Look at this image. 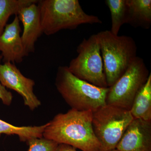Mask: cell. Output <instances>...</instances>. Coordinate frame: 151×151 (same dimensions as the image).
Segmentation results:
<instances>
[{
	"mask_svg": "<svg viewBox=\"0 0 151 151\" xmlns=\"http://www.w3.org/2000/svg\"><path fill=\"white\" fill-rule=\"evenodd\" d=\"M47 124L35 127H16L0 119V136L2 134L18 136L21 142H27L35 138L43 137Z\"/></svg>",
	"mask_w": 151,
	"mask_h": 151,
	"instance_id": "5bb4252c",
	"label": "cell"
},
{
	"mask_svg": "<svg viewBox=\"0 0 151 151\" xmlns=\"http://www.w3.org/2000/svg\"><path fill=\"white\" fill-rule=\"evenodd\" d=\"M37 3L23 8L17 15L19 21L22 24V41L25 50L28 55L34 52L36 42L43 34Z\"/></svg>",
	"mask_w": 151,
	"mask_h": 151,
	"instance_id": "8fae6325",
	"label": "cell"
},
{
	"mask_svg": "<svg viewBox=\"0 0 151 151\" xmlns=\"http://www.w3.org/2000/svg\"><path fill=\"white\" fill-rule=\"evenodd\" d=\"M92 114L91 111L72 109L59 113L47 123L43 137L82 151H100L101 145L92 127Z\"/></svg>",
	"mask_w": 151,
	"mask_h": 151,
	"instance_id": "6da1fadb",
	"label": "cell"
},
{
	"mask_svg": "<svg viewBox=\"0 0 151 151\" xmlns=\"http://www.w3.org/2000/svg\"><path fill=\"white\" fill-rule=\"evenodd\" d=\"M127 24L135 28L149 29L151 25V0H127Z\"/></svg>",
	"mask_w": 151,
	"mask_h": 151,
	"instance_id": "7c38bea8",
	"label": "cell"
},
{
	"mask_svg": "<svg viewBox=\"0 0 151 151\" xmlns=\"http://www.w3.org/2000/svg\"><path fill=\"white\" fill-rule=\"evenodd\" d=\"M0 99L4 105H10L13 100V95L0 82Z\"/></svg>",
	"mask_w": 151,
	"mask_h": 151,
	"instance_id": "ac0fdd59",
	"label": "cell"
},
{
	"mask_svg": "<svg viewBox=\"0 0 151 151\" xmlns=\"http://www.w3.org/2000/svg\"><path fill=\"white\" fill-rule=\"evenodd\" d=\"M78 55L68 66L73 75L102 88H108L99 40L97 34L84 39L77 47Z\"/></svg>",
	"mask_w": 151,
	"mask_h": 151,
	"instance_id": "8992f818",
	"label": "cell"
},
{
	"mask_svg": "<svg viewBox=\"0 0 151 151\" xmlns=\"http://www.w3.org/2000/svg\"><path fill=\"white\" fill-rule=\"evenodd\" d=\"M150 73L144 60L137 57L125 73L109 87L106 104L130 111L135 97Z\"/></svg>",
	"mask_w": 151,
	"mask_h": 151,
	"instance_id": "52a82bcc",
	"label": "cell"
},
{
	"mask_svg": "<svg viewBox=\"0 0 151 151\" xmlns=\"http://www.w3.org/2000/svg\"><path fill=\"white\" fill-rule=\"evenodd\" d=\"M0 82L6 88L17 92L24 103L33 111L41 105V102L33 92L35 82L23 75L16 65L11 63L0 64Z\"/></svg>",
	"mask_w": 151,
	"mask_h": 151,
	"instance_id": "ba28073f",
	"label": "cell"
},
{
	"mask_svg": "<svg viewBox=\"0 0 151 151\" xmlns=\"http://www.w3.org/2000/svg\"><path fill=\"white\" fill-rule=\"evenodd\" d=\"M134 119L151 122V73L135 97L130 110Z\"/></svg>",
	"mask_w": 151,
	"mask_h": 151,
	"instance_id": "4fadbf2b",
	"label": "cell"
},
{
	"mask_svg": "<svg viewBox=\"0 0 151 151\" xmlns=\"http://www.w3.org/2000/svg\"><path fill=\"white\" fill-rule=\"evenodd\" d=\"M2 60V57L1 55L0 54V64H1V61Z\"/></svg>",
	"mask_w": 151,
	"mask_h": 151,
	"instance_id": "44dd1931",
	"label": "cell"
},
{
	"mask_svg": "<svg viewBox=\"0 0 151 151\" xmlns=\"http://www.w3.org/2000/svg\"><path fill=\"white\" fill-rule=\"evenodd\" d=\"M55 151H77L74 147L65 144H58Z\"/></svg>",
	"mask_w": 151,
	"mask_h": 151,
	"instance_id": "d6986e66",
	"label": "cell"
},
{
	"mask_svg": "<svg viewBox=\"0 0 151 151\" xmlns=\"http://www.w3.org/2000/svg\"><path fill=\"white\" fill-rule=\"evenodd\" d=\"M55 85L65 102L73 110L94 112L106 105L109 87H98L77 78L67 66L58 68Z\"/></svg>",
	"mask_w": 151,
	"mask_h": 151,
	"instance_id": "3957f363",
	"label": "cell"
},
{
	"mask_svg": "<svg viewBox=\"0 0 151 151\" xmlns=\"http://www.w3.org/2000/svg\"><path fill=\"white\" fill-rule=\"evenodd\" d=\"M105 2L111 12V28L110 31L113 34L118 35L122 26L127 23V0H106Z\"/></svg>",
	"mask_w": 151,
	"mask_h": 151,
	"instance_id": "9a60e30c",
	"label": "cell"
},
{
	"mask_svg": "<svg viewBox=\"0 0 151 151\" xmlns=\"http://www.w3.org/2000/svg\"><path fill=\"white\" fill-rule=\"evenodd\" d=\"M37 5L42 33L47 36L81 24L103 23L98 17L86 13L78 0H40Z\"/></svg>",
	"mask_w": 151,
	"mask_h": 151,
	"instance_id": "7a4b0ae2",
	"label": "cell"
},
{
	"mask_svg": "<svg viewBox=\"0 0 151 151\" xmlns=\"http://www.w3.org/2000/svg\"><path fill=\"white\" fill-rule=\"evenodd\" d=\"M134 119L130 111L107 104L93 112L92 127L101 145L100 151L116 149Z\"/></svg>",
	"mask_w": 151,
	"mask_h": 151,
	"instance_id": "5b68a950",
	"label": "cell"
},
{
	"mask_svg": "<svg viewBox=\"0 0 151 151\" xmlns=\"http://www.w3.org/2000/svg\"><path fill=\"white\" fill-rule=\"evenodd\" d=\"M28 151H55L58 144L43 137L35 138L27 142Z\"/></svg>",
	"mask_w": 151,
	"mask_h": 151,
	"instance_id": "e0dca14e",
	"label": "cell"
},
{
	"mask_svg": "<svg viewBox=\"0 0 151 151\" xmlns=\"http://www.w3.org/2000/svg\"><path fill=\"white\" fill-rule=\"evenodd\" d=\"M99 40L104 71L108 87L121 77L134 62L137 47L133 38L116 35L110 30L97 34Z\"/></svg>",
	"mask_w": 151,
	"mask_h": 151,
	"instance_id": "277c9868",
	"label": "cell"
},
{
	"mask_svg": "<svg viewBox=\"0 0 151 151\" xmlns=\"http://www.w3.org/2000/svg\"><path fill=\"white\" fill-rule=\"evenodd\" d=\"M109 151H121L119 150H117V149H114V150H110Z\"/></svg>",
	"mask_w": 151,
	"mask_h": 151,
	"instance_id": "ffe728a7",
	"label": "cell"
},
{
	"mask_svg": "<svg viewBox=\"0 0 151 151\" xmlns=\"http://www.w3.org/2000/svg\"><path fill=\"white\" fill-rule=\"evenodd\" d=\"M19 20L17 16L11 23L7 24L0 35V52L4 63H20L28 56L20 35Z\"/></svg>",
	"mask_w": 151,
	"mask_h": 151,
	"instance_id": "9c48e42d",
	"label": "cell"
},
{
	"mask_svg": "<svg viewBox=\"0 0 151 151\" xmlns=\"http://www.w3.org/2000/svg\"><path fill=\"white\" fill-rule=\"evenodd\" d=\"M37 2L36 0H0V35L10 17L17 15L23 8Z\"/></svg>",
	"mask_w": 151,
	"mask_h": 151,
	"instance_id": "2e32d148",
	"label": "cell"
},
{
	"mask_svg": "<svg viewBox=\"0 0 151 151\" xmlns=\"http://www.w3.org/2000/svg\"><path fill=\"white\" fill-rule=\"evenodd\" d=\"M116 149L121 151H151V122L134 119Z\"/></svg>",
	"mask_w": 151,
	"mask_h": 151,
	"instance_id": "30bf717a",
	"label": "cell"
}]
</instances>
